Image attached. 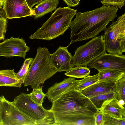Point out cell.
Returning <instances> with one entry per match:
<instances>
[{"mask_svg":"<svg viewBox=\"0 0 125 125\" xmlns=\"http://www.w3.org/2000/svg\"><path fill=\"white\" fill-rule=\"evenodd\" d=\"M72 88L52 102L56 125H95L98 110L89 98Z\"/></svg>","mask_w":125,"mask_h":125,"instance_id":"obj_1","label":"cell"},{"mask_svg":"<svg viewBox=\"0 0 125 125\" xmlns=\"http://www.w3.org/2000/svg\"><path fill=\"white\" fill-rule=\"evenodd\" d=\"M118 9L116 7L103 5L92 10L77 12L70 25L71 41L68 46L97 36L117 17Z\"/></svg>","mask_w":125,"mask_h":125,"instance_id":"obj_2","label":"cell"},{"mask_svg":"<svg viewBox=\"0 0 125 125\" xmlns=\"http://www.w3.org/2000/svg\"><path fill=\"white\" fill-rule=\"evenodd\" d=\"M77 12L76 10L68 6L58 8L29 39L50 40L63 35L70 27L72 20Z\"/></svg>","mask_w":125,"mask_h":125,"instance_id":"obj_3","label":"cell"},{"mask_svg":"<svg viewBox=\"0 0 125 125\" xmlns=\"http://www.w3.org/2000/svg\"><path fill=\"white\" fill-rule=\"evenodd\" d=\"M50 54L46 47L37 48L23 84L24 86L30 85L32 89L39 87L58 72L51 62Z\"/></svg>","mask_w":125,"mask_h":125,"instance_id":"obj_4","label":"cell"},{"mask_svg":"<svg viewBox=\"0 0 125 125\" xmlns=\"http://www.w3.org/2000/svg\"><path fill=\"white\" fill-rule=\"evenodd\" d=\"M20 111L31 119L36 125H56L54 116L50 109L39 105L31 99L29 94L21 93L12 102Z\"/></svg>","mask_w":125,"mask_h":125,"instance_id":"obj_5","label":"cell"},{"mask_svg":"<svg viewBox=\"0 0 125 125\" xmlns=\"http://www.w3.org/2000/svg\"><path fill=\"white\" fill-rule=\"evenodd\" d=\"M104 30L106 50L109 54L123 55L125 52V13Z\"/></svg>","mask_w":125,"mask_h":125,"instance_id":"obj_6","label":"cell"},{"mask_svg":"<svg viewBox=\"0 0 125 125\" xmlns=\"http://www.w3.org/2000/svg\"><path fill=\"white\" fill-rule=\"evenodd\" d=\"M106 51L103 35L93 38L76 48L71 61V67L87 66Z\"/></svg>","mask_w":125,"mask_h":125,"instance_id":"obj_7","label":"cell"},{"mask_svg":"<svg viewBox=\"0 0 125 125\" xmlns=\"http://www.w3.org/2000/svg\"><path fill=\"white\" fill-rule=\"evenodd\" d=\"M0 121V125H36L33 120L3 96L1 97Z\"/></svg>","mask_w":125,"mask_h":125,"instance_id":"obj_8","label":"cell"},{"mask_svg":"<svg viewBox=\"0 0 125 125\" xmlns=\"http://www.w3.org/2000/svg\"><path fill=\"white\" fill-rule=\"evenodd\" d=\"M87 66L89 69L94 68L98 71L112 69L125 73V56L107 54L105 52Z\"/></svg>","mask_w":125,"mask_h":125,"instance_id":"obj_9","label":"cell"},{"mask_svg":"<svg viewBox=\"0 0 125 125\" xmlns=\"http://www.w3.org/2000/svg\"><path fill=\"white\" fill-rule=\"evenodd\" d=\"M30 48L22 38L13 36L0 43V56L7 57L18 56L25 59Z\"/></svg>","mask_w":125,"mask_h":125,"instance_id":"obj_10","label":"cell"},{"mask_svg":"<svg viewBox=\"0 0 125 125\" xmlns=\"http://www.w3.org/2000/svg\"><path fill=\"white\" fill-rule=\"evenodd\" d=\"M2 9L6 19H12L33 16L26 0H5Z\"/></svg>","mask_w":125,"mask_h":125,"instance_id":"obj_11","label":"cell"},{"mask_svg":"<svg viewBox=\"0 0 125 125\" xmlns=\"http://www.w3.org/2000/svg\"><path fill=\"white\" fill-rule=\"evenodd\" d=\"M68 47L60 46L55 52L50 54L51 62L58 72H67L72 68L70 63L73 56L68 50Z\"/></svg>","mask_w":125,"mask_h":125,"instance_id":"obj_12","label":"cell"},{"mask_svg":"<svg viewBox=\"0 0 125 125\" xmlns=\"http://www.w3.org/2000/svg\"><path fill=\"white\" fill-rule=\"evenodd\" d=\"M116 81H98L80 92L89 98L101 94L116 92Z\"/></svg>","mask_w":125,"mask_h":125,"instance_id":"obj_13","label":"cell"},{"mask_svg":"<svg viewBox=\"0 0 125 125\" xmlns=\"http://www.w3.org/2000/svg\"><path fill=\"white\" fill-rule=\"evenodd\" d=\"M75 79L69 77L65 78L59 83H56L48 89L45 94L49 101L52 102L59 98L64 93L74 87L75 83Z\"/></svg>","mask_w":125,"mask_h":125,"instance_id":"obj_14","label":"cell"},{"mask_svg":"<svg viewBox=\"0 0 125 125\" xmlns=\"http://www.w3.org/2000/svg\"><path fill=\"white\" fill-rule=\"evenodd\" d=\"M103 114L119 119L125 118V107L120 105L115 97L107 100L100 109Z\"/></svg>","mask_w":125,"mask_h":125,"instance_id":"obj_15","label":"cell"},{"mask_svg":"<svg viewBox=\"0 0 125 125\" xmlns=\"http://www.w3.org/2000/svg\"><path fill=\"white\" fill-rule=\"evenodd\" d=\"M59 2V0H44L38 4L32 10L34 18H40L55 10Z\"/></svg>","mask_w":125,"mask_h":125,"instance_id":"obj_16","label":"cell"},{"mask_svg":"<svg viewBox=\"0 0 125 125\" xmlns=\"http://www.w3.org/2000/svg\"><path fill=\"white\" fill-rule=\"evenodd\" d=\"M21 85L14 69L0 70V86L20 87Z\"/></svg>","mask_w":125,"mask_h":125,"instance_id":"obj_17","label":"cell"},{"mask_svg":"<svg viewBox=\"0 0 125 125\" xmlns=\"http://www.w3.org/2000/svg\"><path fill=\"white\" fill-rule=\"evenodd\" d=\"M99 81H117L122 77L125 76V73L112 69H105L98 71Z\"/></svg>","mask_w":125,"mask_h":125,"instance_id":"obj_18","label":"cell"},{"mask_svg":"<svg viewBox=\"0 0 125 125\" xmlns=\"http://www.w3.org/2000/svg\"><path fill=\"white\" fill-rule=\"evenodd\" d=\"M98 73L93 75H88L80 80H75L74 88L81 91L90 86L96 83L98 81Z\"/></svg>","mask_w":125,"mask_h":125,"instance_id":"obj_19","label":"cell"},{"mask_svg":"<svg viewBox=\"0 0 125 125\" xmlns=\"http://www.w3.org/2000/svg\"><path fill=\"white\" fill-rule=\"evenodd\" d=\"M90 72V70L87 66H78L72 68L64 74L69 77L81 78L88 75Z\"/></svg>","mask_w":125,"mask_h":125,"instance_id":"obj_20","label":"cell"},{"mask_svg":"<svg viewBox=\"0 0 125 125\" xmlns=\"http://www.w3.org/2000/svg\"><path fill=\"white\" fill-rule=\"evenodd\" d=\"M116 92H112L99 94L89 99L97 109L99 110L105 101L116 98Z\"/></svg>","mask_w":125,"mask_h":125,"instance_id":"obj_21","label":"cell"},{"mask_svg":"<svg viewBox=\"0 0 125 125\" xmlns=\"http://www.w3.org/2000/svg\"><path fill=\"white\" fill-rule=\"evenodd\" d=\"M42 85L37 88L33 89L31 93L29 94L31 100L39 105H42L44 99L45 97L43 92Z\"/></svg>","mask_w":125,"mask_h":125,"instance_id":"obj_22","label":"cell"},{"mask_svg":"<svg viewBox=\"0 0 125 125\" xmlns=\"http://www.w3.org/2000/svg\"><path fill=\"white\" fill-rule=\"evenodd\" d=\"M33 58H29L25 59L19 72L16 73L17 77L21 84H23L27 74L29 65H31Z\"/></svg>","mask_w":125,"mask_h":125,"instance_id":"obj_23","label":"cell"},{"mask_svg":"<svg viewBox=\"0 0 125 125\" xmlns=\"http://www.w3.org/2000/svg\"><path fill=\"white\" fill-rule=\"evenodd\" d=\"M116 98L118 101L125 100V76L122 77L116 82Z\"/></svg>","mask_w":125,"mask_h":125,"instance_id":"obj_24","label":"cell"},{"mask_svg":"<svg viewBox=\"0 0 125 125\" xmlns=\"http://www.w3.org/2000/svg\"><path fill=\"white\" fill-rule=\"evenodd\" d=\"M103 125H125V118L119 119L103 114Z\"/></svg>","mask_w":125,"mask_h":125,"instance_id":"obj_25","label":"cell"},{"mask_svg":"<svg viewBox=\"0 0 125 125\" xmlns=\"http://www.w3.org/2000/svg\"><path fill=\"white\" fill-rule=\"evenodd\" d=\"M101 2L103 5L116 7L120 9L125 4V0H101Z\"/></svg>","mask_w":125,"mask_h":125,"instance_id":"obj_26","label":"cell"},{"mask_svg":"<svg viewBox=\"0 0 125 125\" xmlns=\"http://www.w3.org/2000/svg\"><path fill=\"white\" fill-rule=\"evenodd\" d=\"M7 20L4 15L0 14V40H4L7 30Z\"/></svg>","mask_w":125,"mask_h":125,"instance_id":"obj_27","label":"cell"},{"mask_svg":"<svg viewBox=\"0 0 125 125\" xmlns=\"http://www.w3.org/2000/svg\"><path fill=\"white\" fill-rule=\"evenodd\" d=\"M94 117L95 125H103V113L100 110L97 111Z\"/></svg>","mask_w":125,"mask_h":125,"instance_id":"obj_28","label":"cell"},{"mask_svg":"<svg viewBox=\"0 0 125 125\" xmlns=\"http://www.w3.org/2000/svg\"><path fill=\"white\" fill-rule=\"evenodd\" d=\"M69 7H74L79 5L80 3L77 0H63Z\"/></svg>","mask_w":125,"mask_h":125,"instance_id":"obj_29","label":"cell"},{"mask_svg":"<svg viewBox=\"0 0 125 125\" xmlns=\"http://www.w3.org/2000/svg\"><path fill=\"white\" fill-rule=\"evenodd\" d=\"M44 0H26L27 3L29 7L32 9L33 7Z\"/></svg>","mask_w":125,"mask_h":125,"instance_id":"obj_30","label":"cell"},{"mask_svg":"<svg viewBox=\"0 0 125 125\" xmlns=\"http://www.w3.org/2000/svg\"><path fill=\"white\" fill-rule=\"evenodd\" d=\"M5 0H0V8H2Z\"/></svg>","mask_w":125,"mask_h":125,"instance_id":"obj_31","label":"cell"},{"mask_svg":"<svg viewBox=\"0 0 125 125\" xmlns=\"http://www.w3.org/2000/svg\"><path fill=\"white\" fill-rule=\"evenodd\" d=\"M3 12H4L2 8H0V14L4 15L3 14Z\"/></svg>","mask_w":125,"mask_h":125,"instance_id":"obj_32","label":"cell"},{"mask_svg":"<svg viewBox=\"0 0 125 125\" xmlns=\"http://www.w3.org/2000/svg\"><path fill=\"white\" fill-rule=\"evenodd\" d=\"M1 99V97L0 96V104Z\"/></svg>","mask_w":125,"mask_h":125,"instance_id":"obj_33","label":"cell"},{"mask_svg":"<svg viewBox=\"0 0 125 125\" xmlns=\"http://www.w3.org/2000/svg\"><path fill=\"white\" fill-rule=\"evenodd\" d=\"M78 0V1H80L81 0Z\"/></svg>","mask_w":125,"mask_h":125,"instance_id":"obj_34","label":"cell"}]
</instances>
